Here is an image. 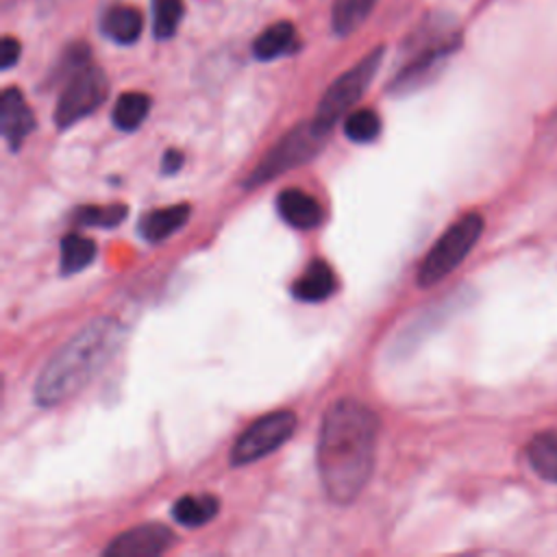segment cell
I'll use <instances>...</instances> for the list:
<instances>
[{
  "instance_id": "52a82bcc",
  "label": "cell",
  "mask_w": 557,
  "mask_h": 557,
  "mask_svg": "<svg viewBox=\"0 0 557 557\" xmlns=\"http://www.w3.org/2000/svg\"><path fill=\"white\" fill-rule=\"evenodd\" d=\"M109 94L107 74L96 65H85L72 78L65 81V87L57 100L54 122L59 128H67L94 113Z\"/></svg>"
},
{
  "instance_id": "7402d4cb",
  "label": "cell",
  "mask_w": 557,
  "mask_h": 557,
  "mask_svg": "<svg viewBox=\"0 0 557 557\" xmlns=\"http://www.w3.org/2000/svg\"><path fill=\"white\" fill-rule=\"evenodd\" d=\"M344 133L355 144L374 141L381 133V117L372 109H357L346 115Z\"/></svg>"
},
{
  "instance_id": "9c48e42d",
  "label": "cell",
  "mask_w": 557,
  "mask_h": 557,
  "mask_svg": "<svg viewBox=\"0 0 557 557\" xmlns=\"http://www.w3.org/2000/svg\"><path fill=\"white\" fill-rule=\"evenodd\" d=\"M35 128V115L17 87H7L0 96V133L11 150H20Z\"/></svg>"
},
{
  "instance_id": "ffe728a7",
  "label": "cell",
  "mask_w": 557,
  "mask_h": 557,
  "mask_svg": "<svg viewBox=\"0 0 557 557\" xmlns=\"http://www.w3.org/2000/svg\"><path fill=\"white\" fill-rule=\"evenodd\" d=\"M126 207L115 205H85L78 207L74 213L76 226H94V228H113L126 218Z\"/></svg>"
},
{
  "instance_id": "8fae6325",
  "label": "cell",
  "mask_w": 557,
  "mask_h": 557,
  "mask_svg": "<svg viewBox=\"0 0 557 557\" xmlns=\"http://www.w3.org/2000/svg\"><path fill=\"white\" fill-rule=\"evenodd\" d=\"M335 287H337V281L333 270L322 259H315L296 278L292 294L302 302H320V300H326L335 292Z\"/></svg>"
},
{
  "instance_id": "5b68a950",
  "label": "cell",
  "mask_w": 557,
  "mask_h": 557,
  "mask_svg": "<svg viewBox=\"0 0 557 557\" xmlns=\"http://www.w3.org/2000/svg\"><path fill=\"white\" fill-rule=\"evenodd\" d=\"M326 141V133L318 131L313 122H305L294 126L287 135H283L268 152L265 157L255 165L250 172L246 187H257L261 183L272 181L274 176L302 165L311 157H315Z\"/></svg>"
},
{
  "instance_id": "4fadbf2b",
  "label": "cell",
  "mask_w": 557,
  "mask_h": 557,
  "mask_svg": "<svg viewBox=\"0 0 557 557\" xmlns=\"http://www.w3.org/2000/svg\"><path fill=\"white\" fill-rule=\"evenodd\" d=\"M141 26H144V17L137 9L133 7H111L104 15H102V33L122 46L135 44L141 35Z\"/></svg>"
},
{
  "instance_id": "8992f818",
  "label": "cell",
  "mask_w": 557,
  "mask_h": 557,
  "mask_svg": "<svg viewBox=\"0 0 557 557\" xmlns=\"http://www.w3.org/2000/svg\"><path fill=\"white\" fill-rule=\"evenodd\" d=\"M296 424H298L296 413L287 409H278L257 418L248 429L239 433L231 453V463L244 466L270 455L292 437V433L296 431Z\"/></svg>"
},
{
  "instance_id": "277c9868",
  "label": "cell",
  "mask_w": 557,
  "mask_h": 557,
  "mask_svg": "<svg viewBox=\"0 0 557 557\" xmlns=\"http://www.w3.org/2000/svg\"><path fill=\"white\" fill-rule=\"evenodd\" d=\"M383 54H385L383 46L374 48L370 54H366L357 65H352L348 72H344L324 91V96L315 109V115L311 120L318 131L329 135L331 128L339 122V117H344L348 113V109L359 102V98L372 83V78L383 61Z\"/></svg>"
},
{
  "instance_id": "cb8c5ba5",
  "label": "cell",
  "mask_w": 557,
  "mask_h": 557,
  "mask_svg": "<svg viewBox=\"0 0 557 557\" xmlns=\"http://www.w3.org/2000/svg\"><path fill=\"white\" fill-rule=\"evenodd\" d=\"M183 161H185L183 152L178 148H170L161 157V172L163 174H176L183 168Z\"/></svg>"
},
{
  "instance_id": "7a4b0ae2",
  "label": "cell",
  "mask_w": 557,
  "mask_h": 557,
  "mask_svg": "<svg viewBox=\"0 0 557 557\" xmlns=\"http://www.w3.org/2000/svg\"><path fill=\"white\" fill-rule=\"evenodd\" d=\"M124 326L113 315H98L70 337L41 368L33 396L41 407L76 396L115 357Z\"/></svg>"
},
{
  "instance_id": "9a60e30c",
  "label": "cell",
  "mask_w": 557,
  "mask_h": 557,
  "mask_svg": "<svg viewBox=\"0 0 557 557\" xmlns=\"http://www.w3.org/2000/svg\"><path fill=\"white\" fill-rule=\"evenodd\" d=\"M296 28L292 22H274L252 44V54L259 61H272L294 50Z\"/></svg>"
},
{
  "instance_id": "603a6c76",
  "label": "cell",
  "mask_w": 557,
  "mask_h": 557,
  "mask_svg": "<svg viewBox=\"0 0 557 557\" xmlns=\"http://www.w3.org/2000/svg\"><path fill=\"white\" fill-rule=\"evenodd\" d=\"M20 41L17 39H13V37H2V46H0V65H2V70H9L11 65H15L17 63V59H20Z\"/></svg>"
},
{
  "instance_id": "30bf717a",
  "label": "cell",
  "mask_w": 557,
  "mask_h": 557,
  "mask_svg": "<svg viewBox=\"0 0 557 557\" xmlns=\"http://www.w3.org/2000/svg\"><path fill=\"white\" fill-rule=\"evenodd\" d=\"M281 218L294 228H315L324 220L322 205L302 189H285L276 200Z\"/></svg>"
},
{
  "instance_id": "7c38bea8",
  "label": "cell",
  "mask_w": 557,
  "mask_h": 557,
  "mask_svg": "<svg viewBox=\"0 0 557 557\" xmlns=\"http://www.w3.org/2000/svg\"><path fill=\"white\" fill-rule=\"evenodd\" d=\"M189 213H191V207L185 202L170 205L163 209H152L141 218L139 233L148 242H163L189 220Z\"/></svg>"
},
{
  "instance_id": "ac0fdd59",
  "label": "cell",
  "mask_w": 557,
  "mask_h": 557,
  "mask_svg": "<svg viewBox=\"0 0 557 557\" xmlns=\"http://www.w3.org/2000/svg\"><path fill=\"white\" fill-rule=\"evenodd\" d=\"M96 259V244L81 235V233H67L61 239V274H76L91 265Z\"/></svg>"
},
{
  "instance_id": "d6986e66",
  "label": "cell",
  "mask_w": 557,
  "mask_h": 557,
  "mask_svg": "<svg viewBox=\"0 0 557 557\" xmlns=\"http://www.w3.org/2000/svg\"><path fill=\"white\" fill-rule=\"evenodd\" d=\"M379 0H335L331 24L337 35H350L361 26Z\"/></svg>"
},
{
  "instance_id": "ba28073f",
  "label": "cell",
  "mask_w": 557,
  "mask_h": 557,
  "mask_svg": "<svg viewBox=\"0 0 557 557\" xmlns=\"http://www.w3.org/2000/svg\"><path fill=\"white\" fill-rule=\"evenodd\" d=\"M174 544V533L165 524H141L120 533L107 548V557H157Z\"/></svg>"
},
{
  "instance_id": "e0dca14e",
  "label": "cell",
  "mask_w": 557,
  "mask_h": 557,
  "mask_svg": "<svg viewBox=\"0 0 557 557\" xmlns=\"http://www.w3.org/2000/svg\"><path fill=\"white\" fill-rule=\"evenodd\" d=\"M150 111V98L141 91L122 94L111 111V120L120 131H135L141 126Z\"/></svg>"
},
{
  "instance_id": "5bb4252c",
  "label": "cell",
  "mask_w": 557,
  "mask_h": 557,
  "mask_svg": "<svg viewBox=\"0 0 557 557\" xmlns=\"http://www.w3.org/2000/svg\"><path fill=\"white\" fill-rule=\"evenodd\" d=\"M220 511V500L213 494H187L181 496L174 507L172 516L183 527H202L211 522Z\"/></svg>"
},
{
  "instance_id": "3957f363",
  "label": "cell",
  "mask_w": 557,
  "mask_h": 557,
  "mask_svg": "<svg viewBox=\"0 0 557 557\" xmlns=\"http://www.w3.org/2000/svg\"><path fill=\"white\" fill-rule=\"evenodd\" d=\"M481 233L483 218L479 213H466L459 220H455L424 257L416 276L418 285L431 287L446 278L468 257Z\"/></svg>"
},
{
  "instance_id": "44dd1931",
  "label": "cell",
  "mask_w": 557,
  "mask_h": 557,
  "mask_svg": "<svg viewBox=\"0 0 557 557\" xmlns=\"http://www.w3.org/2000/svg\"><path fill=\"white\" fill-rule=\"evenodd\" d=\"M183 13V0H152V35L161 41L174 37Z\"/></svg>"
},
{
  "instance_id": "2e32d148",
  "label": "cell",
  "mask_w": 557,
  "mask_h": 557,
  "mask_svg": "<svg viewBox=\"0 0 557 557\" xmlns=\"http://www.w3.org/2000/svg\"><path fill=\"white\" fill-rule=\"evenodd\" d=\"M527 459L537 476L557 483V431L537 433L527 446Z\"/></svg>"
},
{
  "instance_id": "6da1fadb",
  "label": "cell",
  "mask_w": 557,
  "mask_h": 557,
  "mask_svg": "<svg viewBox=\"0 0 557 557\" xmlns=\"http://www.w3.org/2000/svg\"><path fill=\"white\" fill-rule=\"evenodd\" d=\"M379 418L352 398L333 403L318 440V472L326 496L337 505L352 503L368 485L376 457Z\"/></svg>"
}]
</instances>
